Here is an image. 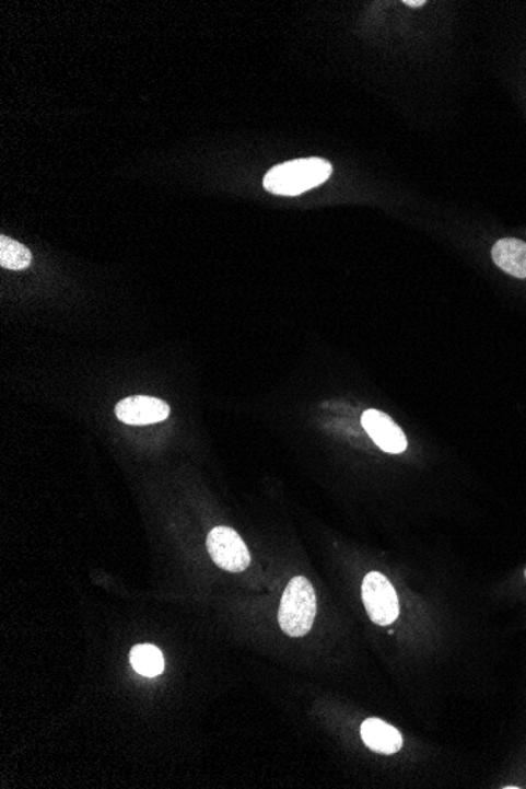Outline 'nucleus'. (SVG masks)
<instances>
[{"mask_svg":"<svg viewBox=\"0 0 526 789\" xmlns=\"http://www.w3.org/2000/svg\"><path fill=\"white\" fill-rule=\"evenodd\" d=\"M332 167L324 158L288 161L268 171L264 188L278 196H299L328 181Z\"/></svg>","mask_w":526,"mask_h":789,"instance_id":"1","label":"nucleus"},{"mask_svg":"<svg viewBox=\"0 0 526 789\" xmlns=\"http://www.w3.org/2000/svg\"><path fill=\"white\" fill-rule=\"evenodd\" d=\"M317 613V597L313 583L306 577H293L290 580L281 605H279V626L289 637H304L313 629Z\"/></svg>","mask_w":526,"mask_h":789,"instance_id":"2","label":"nucleus"},{"mask_svg":"<svg viewBox=\"0 0 526 789\" xmlns=\"http://www.w3.org/2000/svg\"><path fill=\"white\" fill-rule=\"evenodd\" d=\"M363 602L369 618L378 626H389L399 616L395 587L381 572H369L363 582Z\"/></svg>","mask_w":526,"mask_h":789,"instance_id":"3","label":"nucleus"},{"mask_svg":"<svg viewBox=\"0 0 526 789\" xmlns=\"http://www.w3.org/2000/svg\"><path fill=\"white\" fill-rule=\"evenodd\" d=\"M211 559L227 572H243L249 568L250 555L237 531L229 526H217L207 537Z\"/></svg>","mask_w":526,"mask_h":789,"instance_id":"4","label":"nucleus"},{"mask_svg":"<svg viewBox=\"0 0 526 789\" xmlns=\"http://www.w3.org/2000/svg\"><path fill=\"white\" fill-rule=\"evenodd\" d=\"M171 414L166 402L150 396H131L116 407L119 421L130 426H149L164 421Z\"/></svg>","mask_w":526,"mask_h":789,"instance_id":"5","label":"nucleus"},{"mask_svg":"<svg viewBox=\"0 0 526 789\" xmlns=\"http://www.w3.org/2000/svg\"><path fill=\"white\" fill-rule=\"evenodd\" d=\"M361 422H363V428L369 437L385 453L400 454L407 450L406 433L383 411L371 408V410L364 411Z\"/></svg>","mask_w":526,"mask_h":789,"instance_id":"6","label":"nucleus"},{"mask_svg":"<svg viewBox=\"0 0 526 789\" xmlns=\"http://www.w3.org/2000/svg\"><path fill=\"white\" fill-rule=\"evenodd\" d=\"M361 736L371 751L393 755L402 749L404 739L391 724L381 719H367L361 724Z\"/></svg>","mask_w":526,"mask_h":789,"instance_id":"7","label":"nucleus"},{"mask_svg":"<svg viewBox=\"0 0 526 789\" xmlns=\"http://www.w3.org/2000/svg\"><path fill=\"white\" fill-rule=\"evenodd\" d=\"M492 259L507 275L526 279V243L522 240H500L492 247Z\"/></svg>","mask_w":526,"mask_h":789,"instance_id":"8","label":"nucleus"},{"mask_svg":"<svg viewBox=\"0 0 526 789\" xmlns=\"http://www.w3.org/2000/svg\"><path fill=\"white\" fill-rule=\"evenodd\" d=\"M130 662L136 673L145 677L160 676L164 672L163 652L153 645H138L132 648Z\"/></svg>","mask_w":526,"mask_h":789,"instance_id":"9","label":"nucleus"},{"mask_svg":"<svg viewBox=\"0 0 526 789\" xmlns=\"http://www.w3.org/2000/svg\"><path fill=\"white\" fill-rule=\"evenodd\" d=\"M32 262L31 251L9 236H0V267L7 270H26Z\"/></svg>","mask_w":526,"mask_h":789,"instance_id":"10","label":"nucleus"},{"mask_svg":"<svg viewBox=\"0 0 526 789\" xmlns=\"http://www.w3.org/2000/svg\"><path fill=\"white\" fill-rule=\"evenodd\" d=\"M404 3H406V5H408V7H422V5H425L424 0H418V2H413V0H406V2H404Z\"/></svg>","mask_w":526,"mask_h":789,"instance_id":"11","label":"nucleus"},{"mask_svg":"<svg viewBox=\"0 0 526 789\" xmlns=\"http://www.w3.org/2000/svg\"><path fill=\"white\" fill-rule=\"evenodd\" d=\"M525 576H526V570H525Z\"/></svg>","mask_w":526,"mask_h":789,"instance_id":"12","label":"nucleus"}]
</instances>
